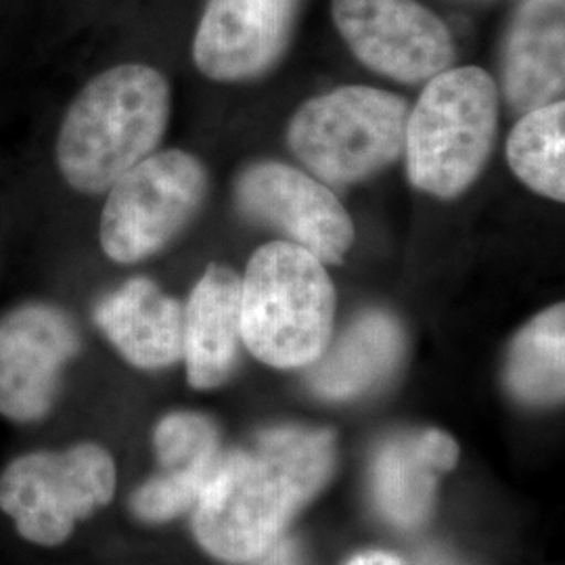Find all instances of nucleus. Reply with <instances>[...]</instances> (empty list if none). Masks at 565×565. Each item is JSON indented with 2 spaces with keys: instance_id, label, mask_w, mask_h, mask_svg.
I'll use <instances>...</instances> for the list:
<instances>
[{
  "instance_id": "nucleus-3",
  "label": "nucleus",
  "mask_w": 565,
  "mask_h": 565,
  "mask_svg": "<svg viewBox=\"0 0 565 565\" xmlns=\"http://www.w3.org/2000/svg\"><path fill=\"white\" fill-rule=\"evenodd\" d=\"M243 345L275 369H303L333 338L335 287L324 264L289 242L263 245L242 279Z\"/></svg>"
},
{
  "instance_id": "nucleus-18",
  "label": "nucleus",
  "mask_w": 565,
  "mask_h": 565,
  "mask_svg": "<svg viewBox=\"0 0 565 565\" xmlns=\"http://www.w3.org/2000/svg\"><path fill=\"white\" fill-rule=\"evenodd\" d=\"M505 384L520 403L530 406L564 401V303L551 306L518 333L507 356Z\"/></svg>"
},
{
  "instance_id": "nucleus-17",
  "label": "nucleus",
  "mask_w": 565,
  "mask_h": 565,
  "mask_svg": "<svg viewBox=\"0 0 565 565\" xmlns=\"http://www.w3.org/2000/svg\"><path fill=\"white\" fill-rule=\"evenodd\" d=\"M404 352L401 323L382 310H369L345 327L310 364L308 385L324 401H352L384 382Z\"/></svg>"
},
{
  "instance_id": "nucleus-7",
  "label": "nucleus",
  "mask_w": 565,
  "mask_h": 565,
  "mask_svg": "<svg viewBox=\"0 0 565 565\" xmlns=\"http://www.w3.org/2000/svg\"><path fill=\"white\" fill-rule=\"evenodd\" d=\"M118 484L114 457L99 445L21 455L0 476V509L34 545L65 543L82 520L111 503Z\"/></svg>"
},
{
  "instance_id": "nucleus-15",
  "label": "nucleus",
  "mask_w": 565,
  "mask_h": 565,
  "mask_svg": "<svg viewBox=\"0 0 565 565\" xmlns=\"http://www.w3.org/2000/svg\"><path fill=\"white\" fill-rule=\"evenodd\" d=\"M95 323L126 363L158 371L182 361V306L158 282L135 277L105 296Z\"/></svg>"
},
{
  "instance_id": "nucleus-16",
  "label": "nucleus",
  "mask_w": 565,
  "mask_h": 565,
  "mask_svg": "<svg viewBox=\"0 0 565 565\" xmlns=\"http://www.w3.org/2000/svg\"><path fill=\"white\" fill-rule=\"evenodd\" d=\"M503 90L518 111L564 102L565 0H524L503 60Z\"/></svg>"
},
{
  "instance_id": "nucleus-2",
  "label": "nucleus",
  "mask_w": 565,
  "mask_h": 565,
  "mask_svg": "<svg viewBox=\"0 0 565 565\" xmlns=\"http://www.w3.org/2000/svg\"><path fill=\"white\" fill-rule=\"evenodd\" d=\"M172 111L160 70L121 63L86 82L67 105L55 141L61 179L82 195H102L156 153Z\"/></svg>"
},
{
  "instance_id": "nucleus-13",
  "label": "nucleus",
  "mask_w": 565,
  "mask_h": 565,
  "mask_svg": "<svg viewBox=\"0 0 565 565\" xmlns=\"http://www.w3.org/2000/svg\"><path fill=\"white\" fill-rule=\"evenodd\" d=\"M459 461V445L440 429L406 431L385 443L371 465L375 509L390 524L417 527L429 518L438 482Z\"/></svg>"
},
{
  "instance_id": "nucleus-14",
  "label": "nucleus",
  "mask_w": 565,
  "mask_h": 565,
  "mask_svg": "<svg viewBox=\"0 0 565 565\" xmlns=\"http://www.w3.org/2000/svg\"><path fill=\"white\" fill-rule=\"evenodd\" d=\"M242 277L212 264L182 306V361L189 385L214 390L235 373L242 350Z\"/></svg>"
},
{
  "instance_id": "nucleus-4",
  "label": "nucleus",
  "mask_w": 565,
  "mask_h": 565,
  "mask_svg": "<svg viewBox=\"0 0 565 565\" xmlns=\"http://www.w3.org/2000/svg\"><path fill=\"white\" fill-rule=\"evenodd\" d=\"M499 121L497 82L482 67H457L427 81L408 111L406 170L425 193L452 200L484 170Z\"/></svg>"
},
{
  "instance_id": "nucleus-12",
  "label": "nucleus",
  "mask_w": 565,
  "mask_h": 565,
  "mask_svg": "<svg viewBox=\"0 0 565 565\" xmlns=\"http://www.w3.org/2000/svg\"><path fill=\"white\" fill-rule=\"evenodd\" d=\"M160 473L135 490L132 513L147 524H166L193 511L223 457L221 431L202 413L166 415L153 429Z\"/></svg>"
},
{
  "instance_id": "nucleus-5",
  "label": "nucleus",
  "mask_w": 565,
  "mask_h": 565,
  "mask_svg": "<svg viewBox=\"0 0 565 565\" xmlns=\"http://www.w3.org/2000/svg\"><path fill=\"white\" fill-rule=\"evenodd\" d=\"M408 105L371 86H343L303 103L289 121L294 156L321 181H366L404 153Z\"/></svg>"
},
{
  "instance_id": "nucleus-19",
  "label": "nucleus",
  "mask_w": 565,
  "mask_h": 565,
  "mask_svg": "<svg viewBox=\"0 0 565 565\" xmlns=\"http://www.w3.org/2000/svg\"><path fill=\"white\" fill-rule=\"evenodd\" d=\"M518 179L553 202L565 200V103L525 111L507 141Z\"/></svg>"
},
{
  "instance_id": "nucleus-8",
  "label": "nucleus",
  "mask_w": 565,
  "mask_h": 565,
  "mask_svg": "<svg viewBox=\"0 0 565 565\" xmlns=\"http://www.w3.org/2000/svg\"><path fill=\"white\" fill-rule=\"evenodd\" d=\"M81 350L78 323L60 303L28 300L0 315V415L13 424L44 419Z\"/></svg>"
},
{
  "instance_id": "nucleus-10",
  "label": "nucleus",
  "mask_w": 565,
  "mask_h": 565,
  "mask_svg": "<svg viewBox=\"0 0 565 565\" xmlns=\"http://www.w3.org/2000/svg\"><path fill=\"white\" fill-rule=\"evenodd\" d=\"M235 202L247 218L282 233L323 264L342 263L354 224L323 182L291 166H249L235 182Z\"/></svg>"
},
{
  "instance_id": "nucleus-9",
  "label": "nucleus",
  "mask_w": 565,
  "mask_h": 565,
  "mask_svg": "<svg viewBox=\"0 0 565 565\" xmlns=\"http://www.w3.org/2000/svg\"><path fill=\"white\" fill-rule=\"evenodd\" d=\"M331 11L356 60L392 81H431L455 60L445 21L415 0H333Z\"/></svg>"
},
{
  "instance_id": "nucleus-6",
  "label": "nucleus",
  "mask_w": 565,
  "mask_h": 565,
  "mask_svg": "<svg viewBox=\"0 0 565 565\" xmlns=\"http://www.w3.org/2000/svg\"><path fill=\"white\" fill-rule=\"evenodd\" d=\"M99 221L103 254L116 264L145 263L174 242L207 195L203 163L182 151H156L107 191Z\"/></svg>"
},
{
  "instance_id": "nucleus-1",
  "label": "nucleus",
  "mask_w": 565,
  "mask_h": 565,
  "mask_svg": "<svg viewBox=\"0 0 565 565\" xmlns=\"http://www.w3.org/2000/svg\"><path fill=\"white\" fill-rule=\"evenodd\" d=\"M335 457L333 431L306 425L264 429L226 452L191 511L198 543L221 562L249 564L323 490Z\"/></svg>"
},
{
  "instance_id": "nucleus-20",
  "label": "nucleus",
  "mask_w": 565,
  "mask_h": 565,
  "mask_svg": "<svg viewBox=\"0 0 565 565\" xmlns=\"http://www.w3.org/2000/svg\"><path fill=\"white\" fill-rule=\"evenodd\" d=\"M252 565H306L303 564L302 551L300 545L289 539L281 536L275 545L266 548L263 555H258L256 559L249 562Z\"/></svg>"
},
{
  "instance_id": "nucleus-21",
  "label": "nucleus",
  "mask_w": 565,
  "mask_h": 565,
  "mask_svg": "<svg viewBox=\"0 0 565 565\" xmlns=\"http://www.w3.org/2000/svg\"><path fill=\"white\" fill-rule=\"evenodd\" d=\"M345 565H408L404 559L394 553H385V551H364L354 555Z\"/></svg>"
},
{
  "instance_id": "nucleus-11",
  "label": "nucleus",
  "mask_w": 565,
  "mask_h": 565,
  "mask_svg": "<svg viewBox=\"0 0 565 565\" xmlns=\"http://www.w3.org/2000/svg\"><path fill=\"white\" fill-rule=\"evenodd\" d=\"M300 0H207L193 39L205 78L252 81L281 57Z\"/></svg>"
}]
</instances>
